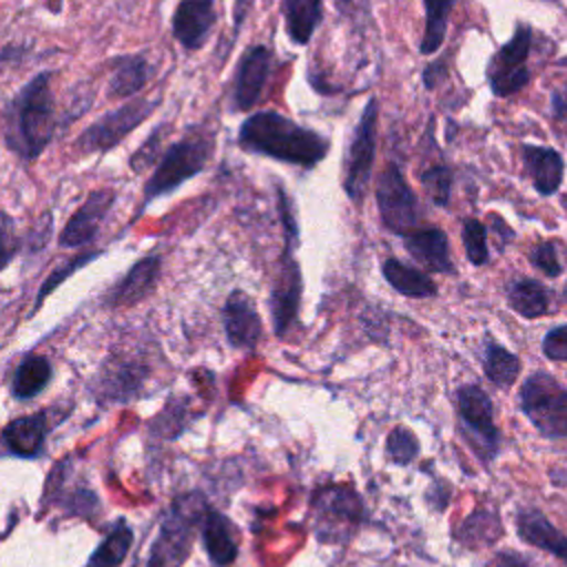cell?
Wrapping results in <instances>:
<instances>
[{
  "label": "cell",
  "mask_w": 567,
  "mask_h": 567,
  "mask_svg": "<svg viewBox=\"0 0 567 567\" xmlns=\"http://www.w3.org/2000/svg\"><path fill=\"white\" fill-rule=\"evenodd\" d=\"M55 133L51 71L35 73L2 106L4 146L22 162L42 155Z\"/></svg>",
  "instance_id": "cell-1"
},
{
  "label": "cell",
  "mask_w": 567,
  "mask_h": 567,
  "mask_svg": "<svg viewBox=\"0 0 567 567\" xmlns=\"http://www.w3.org/2000/svg\"><path fill=\"white\" fill-rule=\"evenodd\" d=\"M237 144L246 153L266 155L301 168L317 166L330 148L328 137L277 111H257L248 115L239 126Z\"/></svg>",
  "instance_id": "cell-2"
},
{
  "label": "cell",
  "mask_w": 567,
  "mask_h": 567,
  "mask_svg": "<svg viewBox=\"0 0 567 567\" xmlns=\"http://www.w3.org/2000/svg\"><path fill=\"white\" fill-rule=\"evenodd\" d=\"M213 148H215V133L210 131H188L182 140L173 142L162 153V159L157 162L155 171L146 179L137 213H142L153 199L173 193L186 179L199 175L206 168L213 155Z\"/></svg>",
  "instance_id": "cell-3"
},
{
  "label": "cell",
  "mask_w": 567,
  "mask_h": 567,
  "mask_svg": "<svg viewBox=\"0 0 567 567\" xmlns=\"http://www.w3.org/2000/svg\"><path fill=\"white\" fill-rule=\"evenodd\" d=\"M518 405L545 439H567V388L549 372H532L518 392Z\"/></svg>",
  "instance_id": "cell-4"
},
{
  "label": "cell",
  "mask_w": 567,
  "mask_h": 567,
  "mask_svg": "<svg viewBox=\"0 0 567 567\" xmlns=\"http://www.w3.org/2000/svg\"><path fill=\"white\" fill-rule=\"evenodd\" d=\"M162 104V97H131L122 106L104 113L91 122L75 140L80 153H106L117 146L131 131H135L153 111Z\"/></svg>",
  "instance_id": "cell-5"
},
{
  "label": "cell",
  "mask_w": 567,
  "mask_h": 567,
  "mask_svg": "<svg viewBox=\"0 0 567 567\" xmlns=\"http://www.w3.org/2000/svg\"><path fill=\"white\" fill-rule=\"evenodd\" d=\"M377 117L379 102L370 97L361 111V117L352 131L346 159H343V190L352 202H361L372 173L374 151H377Z\"/></svg>",
  "instance_id": "cell-6"
},
{
  "label": "cell",
  "mask_w": 567,
  "mask_h": 567,
  "mask_svg": "<svg viewBox=\"0 0 567 567\" xmlns=\"http://www.w3.org/2000/svg\"><path fill=\"white\" fill-rule=\"evenodd\" d=\"M374 197H377L379 215L385 228L403 237L419 228V219H421L419 199L396 164H388L381 171L377 179Z\"/></svg>",
  "instance_id": "cell-7"
},
{
  "label": "cell",
  "mask_w": 567,
  "mask_h": 567,
  "mask_svg": "<svg viewBox=\"0 0 567 567\" xmlns=\"http://www.w3.org/2000/svg\"><path fill=\"white\" fill-rule=\"evenodd\" d=\"M456 403H458V416L470 445L474 447V452L483 463H489L496 456L498 441H501V434L494 425L492 399L481 385L467 383L458 388Z\"/></svg>",
  "instance_id": "cell-8"
},
{
  "label": "cell",
  "mask_w": 567,
  "mask_h": 567,
  "mask_svg": "<svg viewBox=\"0 0 567 567\" xmlns=\"http://www.w3.org/2000/svg\"><path fill=\"white\" fill-rule=\"evenodd\" d=\"M532 51V29L529 24H518L514 35L492 55L487 64V82L494 95L507 97L518 93L529 82V60Z\"/></svg>",
  "instance_id": "cell-9"
},
{
  "label": "cell",
  "mask_w": 567,
  "mask_h": 567,
  "mask_svg": "<svg viewBox=\"0 0 567 567\" xmlns=\"http://www.w3.org/2000/svg\"><path fill=\"white\" fill-rule=\"evenodd\" d=\"M272 69V51L266 44H252L248 47L235 69L233 78V91H230V109L241 113L252 109L261 91L266 86V80Z\"/></svg>",
  "instance_id": "cell-10"
},
{
  "label": "cell",
  "mask_w": 567,
  "mask_h": 567,
  "mask_svg": "<svg viewBox=\"0 0 567 567\" xmlns=\"http://www.w3.org/2000/svg\"><path fill=\"white\" fill-rule=\"evenodd\" d=\"M317 534L321 540H341L357 527L361 503L346 487H328L317 494Z\"/></svg>",
  "instance_id": "cell-11"
},
{
  "label": "cell",
  "mask_w": 567,
  "mask_h": 567,
  "mask_svg": "<svg viewBox=\"0 0 567 567\" xmlns=\"http://www.w3.org/2000/svg\"><path fill=\"white\" fill-rule=\"evenodd\" d=\"M299 301H301V270L297 259L292 257V250L286 248V252L279 259V268L275 272L270 299H268L272 328L277 337H284L290 323L295 321Z\"/></svg>",
  "instance_id": "cell-12"
},
{
  "label": "cell",
  "mask_w": 567,
  "mask_h": 567,
  "mask_svg": "<svg viewBox=\"0 0 567 567\" xmlns=\"http://www.w3.org/2000/svg\"><path fill=\"white\" fill-rule=\"evenodd\" d=\"M115 202V190L111 188H95L89 193V197L82 202V206L69 217L66 226L60 233V246L62 248H80L84 244H91L104 217L109 215L111 206Z\"/></svg>",
  "instance_id": "cell-13"
},
{
  "label": "cell",
  "mask_w": 567,
  "mask_h": 567,
  "mask_svg": "<svg viewBox=\"0 0 567 567\" xmlns=\"http://www.w3.org/2000/svg\"><path fill=\"white\" fill-rule=\"evenodd\" d=\"M224 330L233 348H255L261 337V319L255 301L244 290H233L221 310Z\"/></svg>",
  "instance_id": "cell-14"
},
{
  "label": "cell",
  "mask_w": 567,
  "mask_h": 567,
  "mask_svg": "<svg viewBox=\"0 0 567 567\" xmlns=\"http://www.w3.org/2000/svg\"><path fill=\"white\" fill-rule=\"evenodd\" d=\"M215 18V0H179L171 20L173 35L184 49H199L206 42Z\"/></svg>",
  "instance_id": "cell-15"
},
{
  "label": "cell",
  "mask_w": 567,
  "mask_h": 567,
  "mask_svg": "<svg viewBox=\"0 0 567 567\" xmlns=\"http://www.w3.org/2000/svg\"><path fill=\"white\" fill-rule=\"evenodd\" d=\"M159 270H162V255L151 252V255L142 257L109 290L106 306L120 308V306H133V303L142 301L155 288V284L159 279Z\"/></svg>",
  "instance_id": "cell-16"
},
{
  "label": "cell",
  "mask_w": 567,
  "mask_h": 567,
  "mask_svg": "<svg viewBox=\"0 0 567 567\" xmlns=\"http://www.w3.org/2000/svg\"><path fill=\"white\" fill-rule=\"evenodd\" d=\"M516 529L520 540L545 549L567 567V534H563L540 509L523 507L516 514Z\"/></svg>",
  "instance_id": "cell-17"
},
{
  "label": "cell",
  "mask_w": 567,
  "mask_h": 567,
  "mask_svg": "<svg viewBox=\"0 0 567 567\" xmlns=\"http://www.w3.org/2000/svg\"><path fill=\"white\" fill-rule=\"evenodd\" d=\"M405 250L430 272L452 275L454 264L450 257V241L441 228H416L403 237Z\"/></svg>",
  "instance_id": "cell-18"
},
{
  "label": "cell",
  "mask_w": 567,
  "mask_h": 567,
  "mask_svg": "<svg viewBox=\"0 0 567 567\" xmlns=\"http://www.w3.org/2000/svg\"><path fill=\"white\" fill-rule=\"evenodd\" d=\"M520 157L527 175L532 177L536 193L554 195L563 184V173H565V162L560 153L549 146L525 144L520 151Z\"/></svg>",
  "instance_id": "cell-19"
},
{
  "label": "cell",
  "mask_w": 567,
  "mask_h": 567,
  "mask_svg": "<svg viewBox=\"0 0 567 567\" xmlns=\"http://www.w3.org/2000/svg\"><path fill=\"white\" fill-rule=\"evenodd\" d=\"M111 75L106 84L109 97H133L148 80V62L144 55H120L109 62Z\"/></svg>",
  "instance_id": "cell-20"
},
{
  "label": "cell",
  "mask_w": 567,
  "mask_h": 567,
  "mask_svg": "<svg viewBox=\"0 0 567 567\" xmlns=\"http://www.w3.org/2000/svg\"><path fill=\"white\" fill-rule=\"evenodd\" d=\"M202 538L208 558L217 567H226L237 558V540L233 523L219 512H208L202 527Z\"/></svg>",
  "instance_id": "cell-21"
},
{
  "label": "cell",
  "mask_w": 567,
  "mask_h": 567,
  "mask_svg": "<svg viewBox=\"0 0 567 567\" xmlns=\"http://www.w3.org/2000/svg\"><path fill=\"white\" fill-rule=\"evenodd\" d=\"M281 16L288 38L295 44H308L323 18L321 0H281Z\"/></svg>",
  "instance_id": "cell-22"
},
{
  "label": "cell",
  "mask_w": 567,
  "mask_h": 567,
  "mask_svg": "<svg viewBox=\"0 0 567 567\" xmlns=\"http://www.w3.org/2000/svg\"><path fill=\"white\" fill-rule=\"evenodd\" d=\"M381 272L385 281L401 295L423 299V297H434L436 295V284L427 272H421L408 264H401L394 257H388L381 264Z\"/></svg>",
  "instance_id": "cell-23"
},
{
  "label": "cell",
  "mask_w": 567,
  "mask_h": 567,
  "mask_svg": "<svg viewBox=\"0 0 567 567\" xmlns=\"http://www.w3.org/2000/svg\"><path fill=\"white\" fill-rule=\"evenodd\" d=\"M507 303L516 315L536 319L549 312V292L536 279H516L507 286Z\"/></svg>",
  "instance_id": "cell-24"
},
{
  "label": "cell",
  "mask_w": 567,
  "mask_h": 567,
  "mask_svg": "<svg viewBox=\"0 0 567 567\" xmlns=\"http://www.w3.org/2000/svg\"><path fill=\"white\" fill-rule=\"evenodd\" d=\"M2 439L7 447L18 454V456H33L40 452L42 441H44V416L42 414H29L11 421Z\"/></svg>",
  "instance_id": "cell-25"
},
{
  "label": "cell",
  "mask_w": 567,
  "mask_h": 567,
  "mask_svg": "<svg viewBox=\"0 0 567 567\" xmlns=\"http://www.w3.org/2000/svg\"><path fill=\"white\" fill-rule=\"evenodd\" d=\"M483 370H485V377L494 385L509 388L518 379L520 359L512 350H507L501 343L487 339L485 352H483Z\"/></svg>",
  "instance_id": "cell-26"
},
{
  "label": "cell",
  "mask_w": 567,
  "mask_h": 567,
  "mask_svg": "<svg viewBox=\"0 0 567 567\" xmlns=\"http://www.w3.org/2000/svg\"><path fill=\"white\" fill-rule=\"evenodd\" d=\"M51 379V363L47 357L27 354L13 374V394L18 399L35 396Z\"/></svg>",
  "instance_id": "cell-27"
},
{
  "label": "cell",
  "mask_w": 567,
  "mask_h": 567,
  "mask_svg": "<svg viewBox=\"0 0 567 567\" xmlns=\"http://www.w3.org/2000/svg\"><path fill=\"white\" fill-rule=\"evenodd\" d=\"M423 4H425V31H423L419 51L423 55H432L441 49L445 40L447 20L456 0H423Z\"/></svg>",
  "instance_id": "cell-28"
},
{
  "label": "cell",
  "mask_w": 567,
  "mask_h": 567,
  "mask_svg": "<svg viewBox=\"0 0 567 567\" xmlns=\"http://www.w3.org/2000/svg\"><path fill=\"white\" fill-rule=\"evenodd\" d=\"M501 534H503V525L498 514L487 509H476L458 529V540H463L470 547H478V545L496 543Z\"/></svg>",
  "instance_id": "cell-29"
},
{
  "label": "cell",
  "mask_w": 567,
  "mask_h": 567,
  "mask_svg": "<svg viewBox=\"0 0 567 567\" xmlns=\"http://www.w3.org/2000/svg\"><path fill=\"white\" fill-rule=\"evenodd\" d=\"M131 543H133V532L124 520H120L111 529V534L102 540V545L93 551L86 567H120Z\"/></svg>",
  "instance_id": "cell-30"
},
{
  "label": "cell",
  "mask_w": 567,
  "mask_h": 567,
  "mask_svg": "<svg viewBox=\"0 0 567 567\" xmlns=\"http://www.w3.org/2000/svg\"><path fill=\"white\" fill-rule=\"evenodd\" d=\"M168 131H171V124H159V126H155V128L148 133V137L140 144V148H137V151L131 155V159H128L133 173H142V171H146V168H151V166H157V162L162 159V157H159V153H162V142H164V137H166Z\"/></svg>",
  "instance_id": "cell-31"
},
{
  "label": "cell",
  "mask_w": 567,
  "mask_h": 567,
  "mask_svg": "<svg viewBox=\"0 0 567 567\" xmlns=\"http://www.w3.org/2000/svg\"><path fill=\"white\" fill-rule=\"evenodd\" d=\"M463 246H465V255L470 259V264L474 266H483L489 259V250H487V230L483 226V221L467 217L463 219Z\"/></svg>",
  "instance_id": "cell-32"
},
{
  "label": "cell",
  "mask_w": 567,
  "mask_h": 567,
  "mask_svg": "<svg viewBox=\"0 0 567 567\" xmlns=\"http://www.w3.org/2000/svg\"><path fill=\"white\" fill-rule=\"evenodd\" d=\"M97 255H100V250L82 252V255L71 257L69 261H64L62 266L53 268V270L49 272V277L42 281L40 290H38V297H35V303H33V310H35V308H40V306H42V301H44V297H47V295H51V292H53L62 281H66L75 270H80L82 266H86V264H91L93 259H97Z\"/></svg>",
  "instance_id": "cell-33"
},
{
  "label": "cell",
  "mask_w": 567,
  "mask_h": 567,
  "mask_svg": "<svg viewBox=\"0 0 567 567\" xmlns=\"http://www.w3.org/2000/svg\"><path fill=\"white\" fill-rule=\"evenodd\" d=\"M421 182L436 206H447L452 193V171L445 164L430 166L421 173Z\"/></svg>",
  "instance_id": "cell-34"
},
{
  "label": "cell",
  "mask_w": 567,
  "mask_h": 567,
  "mask_svg": "<svg viewBox=\"0 0 567 567\" xmlns=\"http://www.w3.org/2000/svg\"><path fill=\"white\" fill-rule=\"evenodd\" d=\"M529 261L545 277H558L563 272V261L558 257V246L554 239H543L529 250Z\"/></svg>",
  "instance_id": "cell-35"
},
{
  "label": "cell",
  "mask_w": 567,
  "mask_h": 567,
  "mask_svg": "<svg viewBox=\"0 0 567 567\" xmlns=\"http://www.w3.org/2000/svg\"><path fill=\"white\" fill-rule=\"evenodd\" d=\"M388 454L399 465H405V463L414 461V456L419 454L416 436L405 427H394L388 436Z\"/></svg>",
  "instance_id": "cell-36"
},
{
  "label": "cell",
  "mask_w": 567,
  "mask_h": 567,
  "mask_svg": "<svg viewBox=\"0 0 567 567\" xmlns=\"http://www.w3.org/2000/svg\"><path fill=\"white\" fill-rule=\"evenodd\" d=\"M277 210H279L284 235H286V248L295 250V246L299 241V226H297V219H295V213H292L290 197L286 195V190L281 186H277Z\"/></svg>",
  "instance_id": "cell-37"
},
{
  "label": "cell",
  "mask_w": 567,
  "mask_h": 567,
  "mask_svg": "<svg viewBox=\"0 0 567 567\" xmlns=\"http://www.w3.org/2000/svg\"><path fill=\"white\" fill-rule=\"evenodd\" d=\"M543 354L551 361H567V323L556 326L545 332Z\"/></svg>",
  "instance_id": "cell-38"
},
{
  "label": "cell",
  "mask_w": 567,
  "mask_h": 567,
  "mask_svg": "<svg viewBox=\"0 0 567 567\" xmlns=\"http://www.w3.org/2000/svg\"><path fill=\"white\" fill-rule=\"evenodd\" d=\"M51 228H53V215L47 210V213H42V217L35 221V228L27 237L29 252H35L47 246V241L51 239Z\"/></svg>",
  "instance_id": "cell-39"
},
{
  "label": "cell",
  "mask_w": 567,
  "mask_h": 567,
  "mask_svg": "<svg viewBox=\"0 0 567 567\" xmlns=\"http://www.w3.org/2000/svg\"><path fill=\"white\" fill-rule=\"evenodd\" d=\"M18 246H20V241H18V237L13 235L11 217H9L7 213H2V268L9 266V261L13 259Z\"/></svg>",
  "instance_id": "cell-40"
},
{
  "label": "cell",
  "mask_w": 567,
  "mask_h": 567,
  "mask_svg": "<svg viewBox=\"0 0 567 567\" xmlns=\"http://www.w3.org/2000/svg\"><path fill=\"white\" fill-rule=\"evenodd\" d=\"M487 567H527V560L516 551H498Z\"/></svg>",
  "instance_id": "cell-41"
},
{
  "label": "cell",
  "mask_w": 567,
  "mask_h": 567,
  "mask_svg": "<svg viewBox=\"0 0 567 567\" xmlns=\"http://www.w3.org/2000/svg\"><path fill=\"white\" fill-rule=\"evenodd\" d=\"M441 71H443V60H436V62H430L423 71V84L425 89H434L436 82L441 80Z\"/></svg>",
  "instance_id": "cell-42"
},
{
  "label": "cell",
  "mask_w": 567,
  "mask_h": 567,
  "mask_svg": "<svg viewBox=\"0 0 567 567\" xmlns=\"http://www.w3.org/2000/svg\"><path fill=\"white\" fill-rule=\"evenodd\" d=\"M248 2H250V0H237V2H235V33L239 31V27H241V22H244Z\"/></svg>",
  "instance_id": "cell-43"
},
{
  "label": "cell",
  "mask_w": 567,
  "mask_h": 567,
  "mask_svg": "<svg viewBox=\"0 0 567 567\" xmlns=\"http://www.w3.org/2000/svg\"><path fill=\"white\" fill-rule=\"evenodd\" d=\"M60 4H62V0H49L51 11H60Z\"/></svg>",
  "instance_id": "cell-44"
},
{
  "label": "cell",
  "mask_w": 567,
  "mask_h": 567,
  "mask_svg": "<svg viewBox=\"0 0 567 567\" xmlns=\"http://www.w3.org/2000/svg\"><path fill=\"white\" fill-rule=\"evenodd\" d=\"M565 297H567V284H565Z\"/></svg>",
  "instance_id": "cell-45"
}]
</instances>
